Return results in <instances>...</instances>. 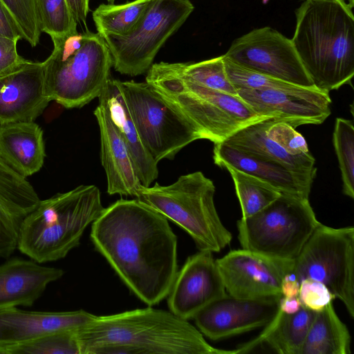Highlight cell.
<instances>
[{
    "instance_id": "6da1fadb",
    "label": "cell",
    "mask_w": 354,
    "mask_h": 354,
    "mask_svg": "<svg viewBox=\"0 0 354 354\" xmlns=\"http://www.w3.org/2000/svg\"><path fill=\"white\" fill-rule=\"evenodd\" d=\"M91 239L127 287L149 306L166 298L178 272L168 219L136 199H120L92 223Z\"/></svg>"
},
{
    "instance_id": "7a4b0ae2",
    "label": "cell",
    "mask_w": 354,
    "mask_h": 354,
    "mask_svg": "<svg viewBox=\"0 0 354 354\" xmlns=\"http://www.w3.org/2000/svg\"><path fill=\"white\" fill-rule=\"evenodd\" d=\"M81 354H234L212 346L171 311L151 306L97 316L77 330Z\"/></svg>"
},
{
    "instance_id": "3957f363",
    "label": "cell",
    "mask_w": 354,
    "mask_h": 354,
    "mask_svg": "<svg viewBox=\"0 0 354 354\" xmlns=\"http://www.w3.org/2000/svg\"><path fill=\"white\" fill-rule=\"evenodd\" d=\"M346 0H306L291 39L315 86L329 93L354 75V16Z\"/></svg>"
},
{
    "instance_id": "277c9868",
    "label": "cell",
    "mask_w": 354,
    "mask_h": 354,
    "mask_svg": "<svg viewBox=\"0 0 354 354\" xmlns=\"http://www.w3.org/2000/svg\"><path fill=\"white\" fill-rule=\"evenodd\" d=\"M104 208L100 189L93 185L40 200L21 223L17 249L41 264L64 259L80 245L85 230Z\"/></svg>"
},
{
    "instance_id": "5b68a950",
    "label": "cell",
    "mask_w": 354,
    "mask_h": 354,
    "mask_svg": "<svg viewBox=\"0 0 354 354\" xmlns=\"http://www.w3.org/2000/svg\"><path fill=\"white\" fill-rule=\"evenodd\" d=\"M145 80L199 129L203 139L214 143L224 142L248 125L271 119L257 114L239 95L182 77L167 62L152 64Z\"/></svg>"
},
{
    "instance_id": "8992f818",
    "label": "cell",
    "mask_w": 354,
    "mask_h": 354,
    "mask_svg": "<svg viewBox=\"0 0 354 354\" xmlns=\"http://www.w3.org/2000/svg\"><path fill=\"white\" fill-rule=\"evenodd\" d=\"M52 41L53 50L42 62L46 95L66 109L82 108L100 96L110 78L108 46L88 30Z\"/></svg>"
},
{
    "instance_id": "52a82bcc",
    "label": "cell",
    "mask_w": 354,
    "mask_h": 354,
    "mask_svg": "<svg viewBox=\"0 0 354 354\" xmlns=\"http://www.w3.org/2000/svg\"><path fill=\"white\" fill-rule=\"evenodd\" d=\"M215 192L212 180L195 171L168 185H142L136 197L185 230L199 250L218 252L232 236L217 213Z\"/></svg>"
},
{
    "instance_id": "ba28073f",
    "label": "cell",
    "mask_w": 354,
    "mask_h": 354,
    "mask_svg": "<svg viewBox=\"0 0 354 354\" xmlns=\"http://www.w3.org/2000/svg\"><path fill=\"white\" fill-rule=\"evenodd\" d=\"M319 223L308 198L281 193L261 211L237 221L238 239L243 249L295 260Z\"/></svg>"
},
{
    "instance_id": "9c48e42d",
    "label": "cell",
    "mask_w": 354,
    "mask_h": 354,
    "mask_svg": "<svg viewBox=\"0 0 354 354\" xmlns=\"http://www.w3.org/2000/svg\"><path fill=\"white\" fill-rule=\"evenodd\" d=\"M140 138L156 162L173 159L189 143L203 139L199 129L147 82L120 81Z\"/></svg>"
},
{
    "instance_id": "30bf717a",
    "label": "cell",
    "mask_w": 354,
    "mask_h": 354,
    "mask_svg": "<svg viewBox=\"0 0 354 354\" xmlns=\"http://www.w3.org/2000/svg\"><path fill=\"white\" fill-rule=\"evenodd\" d=\"M293 272L300 282L323 283L354 317V227L333 228L319 223L298 257Z\"/></svg>"
},
{
    "instance_id": "8fae6325",
    "label": "cell",
    "mask_w": 354,
    "mask_h": 354,
    "mask_svg": "<svg viewBox=\"0 0 354 354\" xmlns=\"http://www.w3.org/2000/svg\"><path fill=\"white\" fill-rule=\"evenodd\" d=\"M194 9L189 0H155L131 33L103 36L114 69L132 77L147 73L159 50Z\"/></svg>"
},
{
    "instance_id": "7c38bea8",
    "label": "cell",
    "mask_w": 354,
    "mask_h": 354,
    "mask_svg": "<svg viewBox=\"0 0 354 354\" xmlns=\"http://www.w3.org/2000/svg\"><path fill=\"white\" fill-rule=\"evenodd\" d=\"M223 55L241 66L286 82L315 87L291 39L272 28H256L236 39Z\"/></svg>"
},
{
    "instance_id": "4fadbf2b",
    "label": "cell",
    "mask_w": 354,
    "mask_h": 354,
    "mask_svg": "<svg viewBox=\"0 0 354 354\" xmlns=\"http://www.w3.org/2000/svg\"><path fill=\"white\" fill-rule=\"evenodd\" d=\"M227 293L243 299L279 297L283 277L294 260L271 258L245 249L216 260Z\"/></svg>"
},
{
    "instance_id": "5bb4252c",
    "label": "cell",
    "mask_w": 354,
    "mask_h": 354,
    "mask_svg": "<svg viewBox=\"0 0 354 354\" xmlns=\"http://www.w3.org/2000/svg\"><path fill=\"white\" fill-rule=\"evenodd\" d=\"M238 95L257 114L296 128L320 124L330 114L329 93L316 87L294 89L237 88Z\"/></svg>"
},
{
    "instance_id": "9a60e30c",
    "label": "cell",
    "mask_w": 354,
    "mask_h": 354,
    "mask_svg": "<svg viewBox=\"0 0 354 354\" xmlns=\"http://www.w3.org/2000/svg\"><path fill=\"white\" fill-rule=\"evenodd\" d=\"M280 298L243 299L227 293L192 319L202 334L221 339L267 326L278 313Z\"/></svg>"
},
{
    "instance_id": "2e32d148",
    "label": "cell",
    "mask_w": 354,
    "mask_h": 354,
    "mask_svg": "<svg viewBox=\"0 0 354 354\" xmlns=\"http://www.w3.org/2000/svg\"><path fill=\"white\" fill-rule=\"evenodd\" d=\"M227 294L212 252L189 256L176 273L167 295L169 310L189 320L203 308Z\"/></svg>"
},
{
    "instance_id": "e0dca14e",
    "label": "cell",
    "mask_w": 354,
    "mask_h": 354,
    "mask_svg": "<svg viewBox=\"0 0 354 354\" xmlns=\"http://www.w3.org/2000/svg\"><path fill=\"white\" fill-rule=\"evenodd\" d=\"M50 102L42 62L25 59L0 74V125L35 121Z\"/></svg>"
},
{
    "instance_id": "ac0fdd59",
    "label": "cell",
    "mask_w": 354,
    "mask_h": 354,
    "mask_svg": "<svg viewBox=\"0 0 354 354\" xmlns=\"http://www.w3.org/2000/svg\"><path fill=\"white\" fill-rule=\"evenodd\" d=\"M95 316L84 310L45 312L17 307L0 310V345L17 344L57 332L77 330Z\"/></svg>"
},
{
    "instance_id": "d6986e66",
    "label": "cell",
    "mask_w": 354,
    "mask_h": 354,
    "mask_svg": "<svg viewBox=\"0 0 354 354\" xmlns=\"http://www.w3.org/2000/svg\"><path fill=\"white\" fill-rule=\"evenodd\" d=\"M39 201L31 184L0 155V257L8 258L17 249L21 223Z\"/></svg>"
},
{
    "instance_id": "ffe728a7",
    "label": "cell",
    "mask_w": 354,
    "mask_h": 354,
    "mask_svg": "<svg viewBox=\"0 0 354 354\" xmlns=\"http://www.w3.org/2000/svg\"><path fill=\"white\" fill-rule=\"evenodd\" d=\"M93 113L100 128V159L106 176L107 193L136 196L142 185L127 145L102 102L99 101Z\"/></svg>"
},
{
    "instance_id": "44dd1931",
    "label": "cell",
    "mask_w": 354,
    "mask_h": 354,
    "mask_svg": "<svg viewBox=\"0 0 354 354\" xmlns=\"http://www.w3.org/2000/svg\"><path fill=\"white\" fill-rule=\"evenodd\" d=\"M15 257L0 264V310L32 306L47 286L60 279L62 269Z\"/></svg>"
},
{
    "instance_id": "7402d4cb",
    "label": "cell",
    "mask_w": 354,
    "mask_h": 354,
    "mask_svg": "<svg viewBox=\"0 0 354 354\" xmlns=\"http://www.w3.org/2000/svg\"><path fill=\"white\" fill-rule=\"evenodd\" d=\"M214 144L213 159L218 167L230 165L266 181L281 193L309 198L315 178L297 173L278 162L245 153L223 142Z\"/></svg>"
},
{
    "instance_id": "603a6c76",
    "label": "cell",
    "mask_w": 354,
    "mask_h": 354,
    "mask_svg": "<svg viewBox=\"0 0 354 354\" xmlns=\"http://www.w3.org/2000/svg\"><path fill=\"white\" fill-rule=\"evenodd\" d=\"M120 81L110 77L98 99L105 106L113 126L127 145L141 184L149 187L158 176V162L140 138L122 93Z\"/></svg>"
},
{
    "instance_id": "cb8c5ba5",
    "label": "cell",
    "mask_w": 354,
    "mask_h": 354,
    "mask_svg": "<svg viewBox=\"0 0 354 354\" xmlns=\"http://www.w3.org/2000/svg\"><path fill=\"white\" fill-rule=\"evenodd\" d=\"M0 155L26 178L37 173L46 158L42 129L35 121L0 125Z\"/></svg>"
},
{
    "instance_id": "d4e9b609",
    "label": "cell",
    "mask_w": 354,
    "mask_h": 354,
    "mask_svg": "<svg viewBox=\"0 0 354 354\" xmlns=\"http://www.w3.org/2000/svg\"><path fill=\"white\" fill-rule=\"evenodd\" d=\"M265 120L248 125L223 143L245 153L278 162L297 173L315 178V159L291 154L267 132Z\"/></svg>"
},
{
    "instance_id": "484cf974",
    "label": "cell",
    "mask_w": 354,
    "mask_h": 354,
    "mask_svg": "<svg viewBox=\"0 0 354 354\" xmlns=\"http://www.w3.org/2000/svg\"><path fill=\"white\" fill-rule=\"evenodd\" d=\"M351 335L333 301L316 313L301 354H349Z\"/></svg>"
},
{
    "instance_id": "4316f807",
    "label": "cell",
    "mask_w": 354,
    "mask_h": 354,
    "mask_svg": "<svg viewBox=\"0 0 354 354\" xmlns=\"http://www.w3.org/2000/svg\"><path fill=\"white\" fill-rule=\"evenodd\" d=\"M316 313L303 305L297 313L292 314L278 310L257 340L265 342L274 351L281 354H301Z\"/></svg>"
},
{
    "instance_id": "83f0119b",
    "label": "cell",
    "mask_w": 354,
    "mask_h": 354,
    "mask_svg": "<svg viewBox=\"0 0 354 354\" xmlns=\"http://www.w3.org/2000/svg\"><path fill=\"white\" fill-rule=\"evenodd\" d=\"M155 0H134L124 4H100L93 12V19L99 33L125 36L138 25Z\"/></svg>"
},
{
    "instance_id": "f1b7e54d",
    "label": "cell",
    "mask_w": 354,
    "mask_h": 354,
    "mask_svg": "<svg viewBox=\"0 0 354 354\" xmlns=\"http://www.w3.org/2000/svg\"><path fill=\"white\" fill-rule=\"evenodd\" d=\"M233 180L243 218L261 211L276 200L281 192L270 184L230 165H224Z\"/></svg>"
},
{
    "instance_id": "f546056e",
    "label": "cell",
    "mask_w": 354,
    "mask_h": 354,
    "mask_svg": "<svg viewBox=\"0 0 354 354\" xmlns=\"http://www.w3.org/2000/svg\"><path fill=\"white\" fill-rule=\"evenodd\" d=\"M182 77L209 88L238 95L237 88L226 73L223 55L199 62L169 63Z\"/></svg>"
},
{
    "instance_id": "4dcf8cb0",
    "label": "cell",
    "mask_w": 354,
    "mask_h": 354,
    "mask_svg": "<svg viewBox=\"0 0 354 354\" xmlns=\"http://www.w3.org/2000/svg\"><path fill=\"white\" fill-rule=\"evenodd\" d=\"M26 353L81 354L77 330L57 332L17 344L0 345V354Z\"/></svg>"
},
{
    "instance_id": "1f68e13d",
    "label": "cell",
    "mask_w": 354,
    "mask_h": 354,
    "mask_svg": "<svg viewBox=\"0 0 354 354\" xmlns=\"http://www.w3.org/2000/svg\"><path fill=\"white\" fill-rule=\"evenodd\" d=\"M333 143L341 171L343 194L354 198V127L352 120L336 118Z\"/></svg>"
},
{
    "instance_id": "d6a6232c",
    "label": "cell",
    "mask_w": 354,
    "mask_h": 354,
    "mask_svg": "<svg viewBox=\"0 0 354 354\" xmlns=\"http://www.w3.org/2000/svg\"><path fill=\"white\" fill-rule=\"evenodd\" d=\"M42 32L52 40L77 33V21L66 0H39Z\"/></svg>"
},
{
    "instance_id": "836d02e7",
    "label": "cell",
    "mask_w": 354,
    "mask_h": 354,
    "mask_svg": "<svg viewBox=\"0 0 354 354\" xmlns=\"http://www.w3.org/2000/svg\"><path fill=\"white\" fill-rule=\"evenodd\" d=\"M10 13L25 39L36 46L40 39L41 23L39 0H0Z\"/></svg>"
},
{
    "instance_id": "e575fe53",
    "label": "cell",
    "mask_w": 354,
    "mask_h": 354,
    "mask_svg": "<svg viewBox=\"0 0 354 354\" xmlns=\"http://www.w3.org/2000/svg\"><path fill=\"white\" fill-rule=\"evenodd\" d=\"M223 60L227 76L236 88L290 90L299 86L241 66L224 55Z\"/></svg>"
},
{
    "instance_id": "d590c367",
    "label": "cell",
    "mask_w": 354,
    "mask_h": 354,
    "mask_svg": "<svg viewBox=\"0 0 354 354\" xmlns=\"http://www.w3.org/2000/svg\"><path fill=\"white\" fill-rule=\"evenodd\" d=\"M298 297L304 307L315 312L322 310L336 299L323 283L311 278L300 281Z\"/></svg>"
},
{
    "instance_id": "8d00e7d4",
    "label": "cell",
    "mask_w": 354,
    "mask_h": 354,
    "mask_svg": "<svg viewBox=\"0 0 354 354\" xmlns=\"http://www.w3.org/2000/svg\"><path fill=\"white\" fill-rule=\"evenodd\" d=\"M17 42L18 40L0 35V74L25 61L17 52Z\"/></svg>"
},
{
    "instance_id": "74e56055",
    "label": "cell",
    "mask_w": 354,
    "mask_h": 354,
    "mask_svg": "<svg viewBox=\"0 0 354 354\" xmlns=\"http://www.w3.org/2000/svg\"><path fill=\"white\" fill-rule=\"evenodd\" d=\"M0 35L18 41L23 39V37L18 25L1 1Z\"/></svg>"
},
{
    "instance_id": "f35d334b",
    "label": "cell",
    "mask_w": 354,
    "mask_h": 354,
    "mask_svg": "<svg viewBox=\"0 0 354 354\" xmlns=\"http://www.w3.org/2000/svg\"><path fill=\"white\" fill-rule=\"evenodd\" d=\"M77 23L86 24L89 11V0H66Z\"/></svg>"
},
{
    "instance_id": "ab89813d",
    "label": "cell",
    "mask_w": 354,
    "mask_h": 354,
    "mask_svg": "<svg viewBox=\"0 0 354 354\" xmlns=\"http://www.w3.org/2000/svg\"><path fill=\"white\" fill-rule=\"evenodd\" d=\"M293 270V269H292ZM300 282L293 271L287 273L281 283V294L283 297H297L299 294Z\"/></svg>"
},
{
    "instance_id": "60d3db41",
    "label": "cell",
    "mask_w": 354,
    "mask_h": 354,
    "mask_svg": "<svg viewBox=\"0 0 354 354\" xmlns=\"http://www.w3.org/2000/svg\"><path fill=\"white\" fill-rule=\"evenodd\" d=\"M302 306V304L297 297H283L279 299V310L286 314L297 313Z\"/></svg>"
},
{
    "instance_id": "b9f144b4",
    "label": "cell",
    "mask_w": 354,
    "mask_h": 354,
    "mask_svg": "<svg viewBox=\"0 0 354 354\" xmlns=\"http://www.w3.org/2000/svg\"><path fill=\"white\" fill-rule=\"evenodd\" d=\"M106 1H107L108 2H109L111 3H112L115 1V0H106Z\"/></svg>"
},
{
    "instance_id": "7bdbcfd3",
    "label": "cell",
    "mask_w": 354,
    "mask_h": 354,
    "mask_svg": "<svg viewBox=\"0 0 354 354\" xmlns=\"http://www.w3.org/2000/svg\"><path fill=\"white\" fill-rule=\"evenodd\" d=\"M304 1H306V0H304Z\"/></svg>"
}]
</instances>
